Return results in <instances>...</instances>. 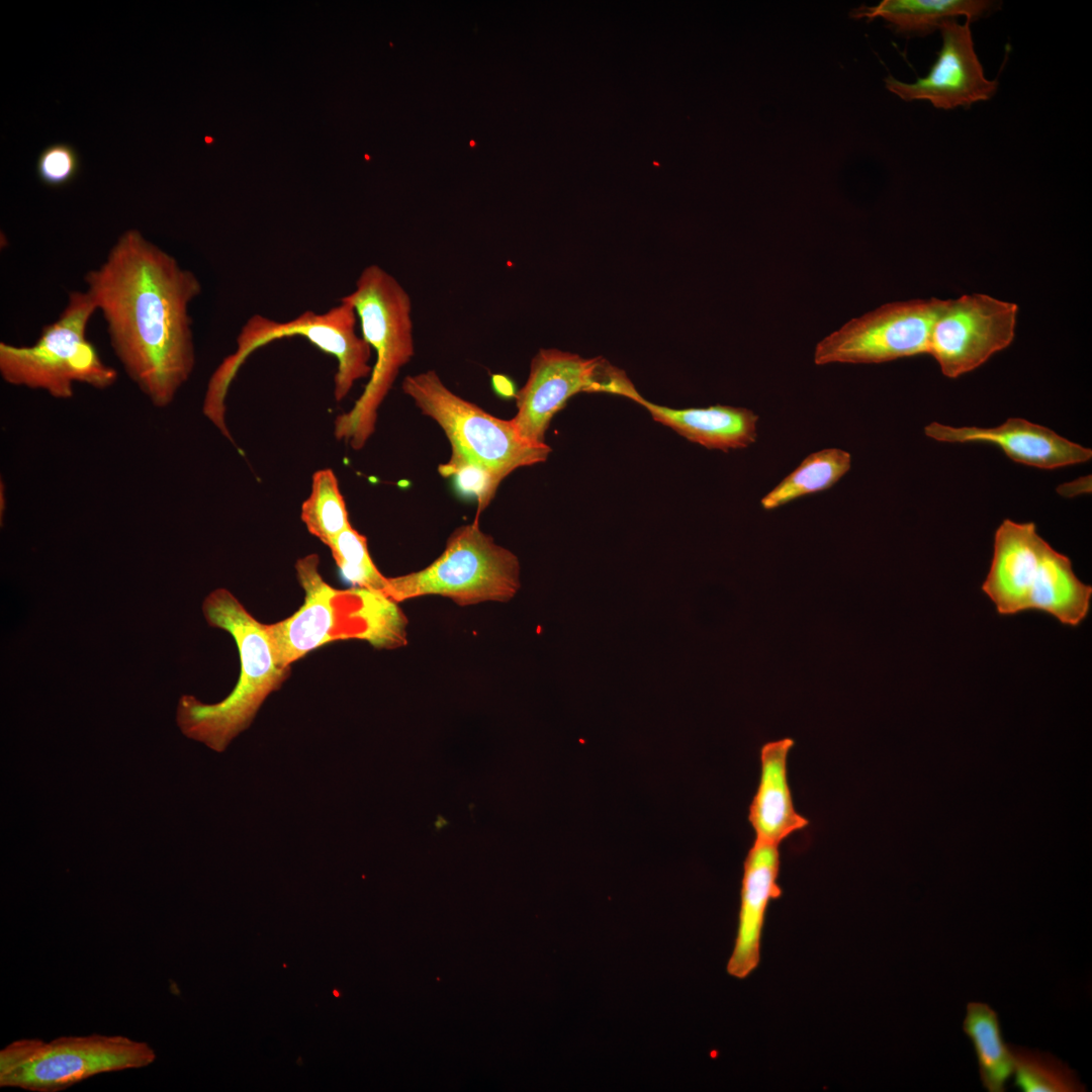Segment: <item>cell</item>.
Returning <instances> with one entry per match:
<instances>
[{
	"label": "cell",
	"instance_id": "cell-1",
	"mask_svg": "<svg viewBox=\"0 0 1092 1092\" xmlns=\"http://www.w3.org/2000/svg\"><path fill=\"white\" fill-rule=\"evenodd\" d=\"M84 281L128 377L153 405L168 406L195 364L189 304L201 292L199 279L128 230Z\"/></svg>",
	"mask_w": 1092,
	"mask_h": 1092
},
{
	"label": "cell",
	"instance_id": "cell-2",
	"mask_svg": "<svg viewBox=\"0 0 1092 1092\" xmlns=\"http://www.w3.org/2000/svg\"><path fill=\"white\" fill-rule=\"evenodd\" d=\"M318 564L316 554L296 561L304 602L290 617L266 625L279 665L290 668L308 652L336 640H364L378 649L406 645L407 618L397 602L379 590L337 589L324 580Z\"/></svg>",
	"mask_w": 1092,
	"mask_h": 1092
},
{
	"label": "cell",
	"instance_id": "cell-3",
	"mask_svg": "<svg viewBox=\"0 0 1092 1092\" xmlns=\"http://www.w3.org/2000/svg\"><path fill=\"white\" fill-rule=\"evenodd\" d=\"M202 612L209 626L225 630L237 643L240 677L230 695L215 704L182 696L176 720L186 737L222 752L249 728L268 696L288 677L290 668L276 661L266 624L256 620L228 589L211 592L203 601Z\"/></svg>",
	"mask_w": 1092,
	"mask_h": 1092
},
{
	"label": "cell",
	"instance_id": "cell-4",
	"mask_svg": "<svg viewBox=\"0 0 1092 1092\" xmlns=\"http://www.w3.org/2000/svg\"><path fill=\"white\" fill-rule=\"evenodd\" d=\"M1001 616L1045 613L1078 627L1091 609L1092 586L1075 573L1071 559L1045 541L1032 522L1003 520L994 534L989 571L981 586Z\"/></svg>",
	"mask_w": 1092,
	"mask_h": 1092
},
{
	"label": "cell",
	"instance_id": "cell-5",
	"mask_svg": "<svg viewBox=\"0 0 1092 1092\" xmlns=\"http://www.w3.org/2000/svg\"><path fill=\"white\" fill-rule=\"evenodd\" d=\"M342 297L355 307L362 337L376 355L363 392L334 422L336 439L360 450L373 435L379 407L400 369L415 354L412 300L397 279L377 264L365 267L355 289Z\"/></svg>",
	"mask_w": 1092,
	"mask_h": 1092
},
{
	"label": "cell",
	"instance_id": "cell-6",
	"mask_svg": "<svg viewBox=\"0 0 1092 1092\" xmlns=\"http://www.w3.org/2000/svg\"><path fill=\"white\" fill-rule=\"evenodd\" d=\"M97 311L87 291H72L59 317L41 329L31 346L0 343V374L14 386L44 390L59 399L71 398L74 383L97 389L113 385L117 372L100 358L87 338Z\"/></svg>",
	"mask_w": 1092,
	"mask_h": 1092
},
{
	"label": "cell",
	"instance_id": "cell-7",
	"mask_svg": "<svg viewBox=\"0 0 1092 1092\" xmlns=\"http://www.w3.org/2000/svg\"><path fill=\"white\" fill-rule=\"evenodd\" d=\"M156 1058L148 1042L124 1035L21 1038L0 1051V1087L60 1092L96 1075L146 1068Z\"/></svg>",
	"mask_w": 1092,
	"mask_h": 1092
},
{
	"label": "cell",
	"instance_id": "cell-8",
	"mask_svg": "<svg viewBox=\"0 0 1092 1092\" xmlns=\"http://www.w3.org/2000/svg\"><path fill=\"white\" fill-rule=\"evenodd\" d=\"M520 588V563L475 521L458 527L442 554L425 568L388 577L385 595L397 603L424 596L449 598L460 607L508 602Z\"/></svg>",
	"mask_w": 1092,
	"mask_h": 1092
},
{
	"label": "cell",
	"instance_id": "cell-9",
	"mask_svg": "<svg viewBox=\"0 0 1092 1092\" xmlns=\"http://www.w3.org/2000/svg\"><path fill=\"white\" fill-rule=\"evenodd\" d=\"M401 389L442 428L451 455L483 466L498 483L520 467L546 461L551 452L547 444L522 438L511 420L498 419L451 391L434 370L407 375Z\"/></svg>",
	"mask_w": 1092,
	"mask_h": 1092
},
{
	"label": "cell",
	"instance_id": "cell-10",
	"mask_svg": "<svg viewBox=\"0 0 1092 1092\" xmlns=\"http://www.w3.org/2000/svg\"><path fill=\"white\" fill-rule=\"evenodd\" d=\"M355 307L343 297L325 312L306 310L293 320L277 322L262 314L252 315L237 337V348L214 370L208 381L216 395H228L229 388L247 358L273 341L300 336L337 360L334 397L344 399L355 382L371 374L372 349L356 331Z\"/></svg>",
	"mask_w": 1092,
	"mask_h": 1092
},
{
	"label": "cell",
	"instance_id": "cell-11",
	"mask_svg": "<svg viewBox=\"0 0 1092 1092\" xmlns=\"http://www.w3.org/2000/svg\"><path fill=\"white\" fill-rule=\"evenodd\" d=\"M580 392H608L632 400L639 395L626 373L602 357L586 359L541 349L532 359L525 385L515 395L517 413L511 422L522 438L544 445L553 417Z\"/></svg>",
	"mask_w": 1092,
	"mask_h": 1092
},
{
	"label": "cell",
	"instance_id": "cell-12",
	"mask_svg": "<svg viewBox=\"0 0 1092 1092\" xmlns=\"http://www.w3.org/2000/svg\"><path fill=\"white\" fill-rule=\"evenodd\" d=\"M940 302H891L852 318L817 344L814 363L872 364L928 354Z\"/></svg>",
	"mask_w": 1092,
	"mask_h": 1092
},
{
	"label": "cell",
	"instance_id": "cell-13",
	"mask_svg": "<svg viewBox=\"0 0 1092 1092\" xmlns=\"http://www.w3.org/2000/svg\"><path fill=\"white\" fill-rule=\"evenodd\" d=\"M1017 313L1016 303L987 294L941 299L928 355L948 378L973 371L1012 343Z\"/></svg>",
	"mask_w": 1092,
	"mask_h": 1092
},
{
	"label": "cell",
	"instance_id": "cell-14",
	"mask_svg": "<svg viewBox=\"0 0 1092 1092\" xmlns=\"http://www.w3.org/2000/svg\"><path fill=\"white\" fill-rule=\"evenodd\" d=\"M971 21H943L938 29L941 48L926 76L914 83H904L892 76L886 88L904 101L926 100L938 109L969 107L991 99L998 89L997 80H989L975 52Z\"/></svg>",
	"mask_w": 1092,
	"mask_h": 1092
},
{
	"label": "cell",
	"instance_id": "cell-15",
	"mask_svg": "<svg viewBox=\"0 0 1092 1092\" xmlns=\"http://www.w3.org/2000/svg\"><path fill=\"white\" fill-rule=\"evenodd\" d=\"M924 433L944 443L992 444L1013 461L1040 469L1080 464L1092 457L1090 448L1072 442L1050 428L1020 418H1010L994 428H958L932 422L924 428Z\"/></svg>",
	"mask_w": 1092,
	"mask_h": 1092
},
{
	"label": "cell",
	"instance_id": "cell-16",
	"mask_svg": "<svg viewBox=\"0 0 1092 1092\" xmlns=\"http://www.w3.org/2000/svg\"><path fill=\"white\" fill-rule=\"evenodd\" d=\"M779 846L754 840L743 862L737 931L726 967L736 979H746L758 967L768 905L783 895Z\"/></svg>",
	"mask_w": 1092,
	"mask_h": 1092
},
{
	"label": "cell",
	"instance_id": "cell-17",
	"mask_svg": "<svg viewBox=\"0 0 1092 1092\" xmlns=\"http://www.w3.org/2000/svg\"><path fill=\"white\" fill-rule=\"evenodd\" d=\"M795 744L790 737L768 741L760 748V778L749 807L748 820L756 841L780 845L809 821L793 803L787 761Z\"/></svg>",
	"mask_w": 1092,
	"mask_h": 1092
},
{
	"label": "cell",
	"instance_id": "cell-18",
	"mask_svg": "<svg viewBox=\"0 0 1092 1092\" xmlns=\"http://www.w3.org/2000/svg\"><path fill=\"white\" fill-rule=\"evenodd\" d=\"M635 402L644 406L655 422L708 449L746 448L757 438L758 416L744 407L717 404L676 410L652 403L641 395Z\"/></svg>",
	"mask_w": 1092,
	"mask_h": 1092
},
{
	"label": "cell",
	"instance_id": "cell-19",
	"mask_svg": "<svg viewBox=\"0 0 1092 1092\" xmlns=\"http://www.w3.org/2000/svg\"><path fill=\"white\" fill-rule=\"evenodd\" d=\"M996 8L998 2L990 0H884L875 6H860L850 16L868 20L880 17L896 32L925 35L945 20L964 16L973 21Z\"/></svg>",
	"mask_w": 1092,
	"mask_h": 1092
},
{
	"label": "cell",
	"instance_id": "cell-20",
	"mask_svg": "<svg viewBox=\"0 0 1092 1092\" xmlns=\"http://www.w3.org/2000/svg\"><path fill=\"white\" fill-rule=\"evenodd\" d=\"M963 1030L973 1044L984 1088L989 1092H1004L1013 1063L997 1012L983 1002L968 1003Z\"/></svg>",
	"mask_w": 1092,
	"mask_h": 1092
},
{
	"label": "cell",
	"instance_id": "cell-21",
	"mask_svg": "<svg viewBox=\"0 0 1092 1092\" xmlns=\"http://www.w3.org/2000/svg\"><path fill=\"white\" fill-rule=\"evenodd\" d=\"M851 466V456L838 448H828L808 455L760 500L770 511L790 502L833 486Z\"/></svg>",
	"mask_w": 1092,
	"mask_h": 1092
},
{
	"label": "cell",
	"instance_id": "cell-22",
	"mask_svg": "<svg viewBox=\"0 0 1092 1092\" xmlns=\"http://www.w3.org/2000/svg\"><path fill=\"white\" fill-rule=\"evenodd\" d=\"M300 518L307 531L325 545L351 526L338 478L331 468L316 470Z\"/></svg>",
	"mask_w": 1092,
	"mask_h": 1092
},
{
	"label": "cell",
	"instance_id": "cell-23",
	"mask_svg": "<svg viewBox=\"0 0 1092 1092\" xmlns=\"http://www.w3.org/2000/svg\"><path fill=\"white\" fill-rule=\"evenodd\" d=\"M1014 1085L1023 1092H1084L1077 1074L1050 1053L1010 1044Z\"/></svg>",
	"mask_w": 1092,
	"mask_h": 1092
},
{
	"label": "cell",
	"instance_id": "cell-24",
	"mask_svg": "<svg viewBox=\"0 0 1092 1092\" xmlns=\"http://www.w3.org/2000/svg\"><path fill=\"white\" fill-rule=\"evenodd\" d=\"M328 547L347 581L358 587L385 594L388 577L374 564L364 535L350 526L335 537Z\"/></svg>",
	"mask_w": 1092,
	"mask_h": 1092
},
{
	"label": "cell",
	"instance_id": "cell-25",
	"mask_svg": "<svg viewBox=\"0 0 1092 1092\" xmlns=\"http://www.w3.org/2000/svg\"><path fill=\"white\" fill-rule=\"evenodd\" d=\"M439 472L444 477L454 476L463 492L476 496L478 514L485 510L499 485L486 468L458 456L451 455L439 466Z\"/></svg>",
	"mask_w": 1092,
	"mask_h": 1092
},
{
	"label": "cell",
	"instance_id": "cell-26",
	"mask_svg": "<svg viewBox=\"0 0 1092 1092\" xmlns=\"http://www.w3.org/2000/svg\"><path fill=\"white\" fill-rule=\"evenodd\" d=\"M80 168L81 160L77 150L68 143H55L39 153L35 173L44 186L60 188L74 181Z\"/></svg>",
	"mask_w": 1092,
	"mask_h": 1092
},
{
	"label": "cell",
	"instance_id": "cell-27",
	"mask_svg": "<svg viewBox=\"0 0 1092 1092\" xmlns=\"http://www.w3.org/2000/svg\"><path fill=\"white\" fill-rule=\"evenodd\" d=\"M1091 477L1079 478L1073 482L1065 483L1058 487V492L1066 496H1074L1081 493H1087L1091 490Z\"/></svg>",
	"mask_w": 1092,
	"mask_h": 1092
},
{
	"label": "cell",
	"instance_id": "cell-28",
	"mask_svg": "<svg viewBox=\"0 0 1092 1092\" xmlns=\"http://www.w3.org/2000/svg\"><path fill=\"white\" fill-rule=\"evenodd\" d=\"M491 384L493 389L502 396H515V386L512 380L502 374H494L491 377Z\"/></svg>",
	"mask_w": 1092,
	"mask_h": 1092
},
{
	"label": "cell",
	"instance_id": "cell-29",
	"mask_svg": "<svg viewBox=\"0 0 1092 1092\" xmlns=\"http://www.w3.org/2000/svg\"><path fill=\"white\" fill-rule=\"evenodd\" d=\"M334 994H335L336 996H339V993L337 992V990H335V991H334Z\"/></svg>",
	"mask_w": 1092,
	"mask_h": 1092
}]
</instances>
